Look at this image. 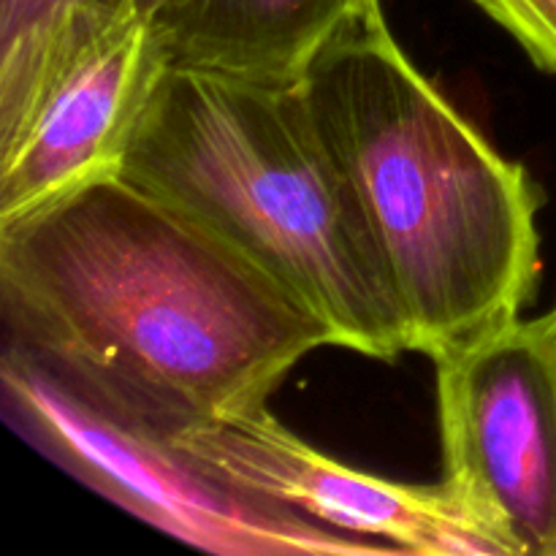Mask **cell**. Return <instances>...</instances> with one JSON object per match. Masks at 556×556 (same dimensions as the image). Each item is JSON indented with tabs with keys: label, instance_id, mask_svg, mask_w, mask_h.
<instances>
[{
	"label": "cell",
	"instance_id": "2",
	"mask_svg": "<svg viewBox=\"0 0 556 556\" xmlns=\"http://www.w3.org/2000/svg\"><path fill=\"white\" fill-rule=\"evenodd\" d=\"M302 87L367 217L410 351L438 362L519 318L541 275V193L418 71L383 14L329 43Z\"/></svg>",
	"mask_w": 556,
	"mask_h": 556
},
{
	"label": "cell",
	"instance_id": "9",
	"mask_svg": "<svg viewBox=\"0 0 556 556\" xmlns=\"http://www.w3.org/2000/svg\"><path fill=\"white\" fill-rule=\"evenodd\" d=\"M136 0H0V65L22 58L76 11H119Z\"/></svg>",
	"mask_w": 556,
	"mask_h": 556
},
{
	"label": "cell",
	"instance_id": "3",
	"mask_svg": "<svg viewBox=\"0 0 556 556\" xmlns=\"http://www.w3.org/2000/svg\"><path fill=\"white\" fill-rule=\"evenodd\" d=\"M119 174L195 217L378 362L410 351L362 204L302 81L168 65Z\"/></svg>",
	"mask_w": 556,
	"mask_h": 556
},
{
	"label": "cell",
	"instance_id": "4",
	"mask_svg": "<svg viewBox=\"0 0 556 556\" xmlns=\"http://www.w3.org/2000/svg\"><path fill=\"white\" fill-rule=\"evenodd\" d=\"M0 386L5 418L22 438L92 492L188 546L223 556L400 554L215 478L172 440L103 416L11 342Z\"/></svg>",
	"mask_w": 556,
	"mask_h": 556
},
{
	"label": "cell",
	"instance_id": "1",
	"mask_svg": "<svg viewBox=\"0 0 556 556\" xmlns=\"http://www.w3.org/2000/svg\"><path fill=\"white\" fill-rule=\"evenodd\" d=\"M5 342L152 438L255 410L329 329L123 174L0 226Z\"/></svg>",
	"mask_w": 556,
	"mask_h": 556
},
{
	"label": "cell",
	"instance_id": "7",
	"mask_svg": "<svg viewBox=\"0 0 556 556\" xmlns=\"http://www.w3.org/2000/svg\"><path fill=\"white\" fill-rule=\"evenodd\" d=\"M172 443L226 483L400 554L508 556L445 481H386L342 465L282 427L266 405L188 429Z\"/></svg>",
	"mask_w": 556,
	"mask_h": 556
},
{
	"label": "cell",
	"instance_id": "6",
	"mask_svg": "<svg viewBox=\"0 0 556 556\" xmlns=\"http://www.w3.org/2000/svg\"><path fill=\"white\" fill-rule=\"evenodd\" d=\"M434 367L443 481L508 556H556V307Z\"/></svg>",
	"mask_w": 556,
	"mask_h": 556
},
{
	"label": "cell",
	"instance_id": "5",
	"mask_svg": "<svg viewBox=\"0 0 556 556\" xmlns=\"http://www.w3.org/2000/svg\"><path fill=\"white\" fill-rule=\"evenodd\" d=\"M168 65L136 5L76 11L0 65V226L119 174Z\"/></svg>",
	"mask_w": 556,
	"mask_h": 556
},
{
	"label": "cell",
	"instance_id": "8",
	"mask_svg": "<svg viewBox=\"0 0 556 556\" xmlns=\"http://www.w3.org/2000/svg\"><path fill=\"white\" fill-rule=\"evenodd\" d=\"M380 0H166L152 14L174 65L302 81L329 43Z\"/></svg>",
	"mask_w": 556,
	"mask_h": 556
},
{
	"label": "cell",
	"instance_id": "10",
	"mask_svg": "<svg viewBox=\"0 0 556 556\" xmlns=\"http://www.w3.org/2000/svg\"><path fill=\"white\" fill-rule=\"evenodd\" d=\"M546 74L556 76V0H472Z\"/></svg>",
	"mask_w": 556,
	"mask_h": 556
},
{
	"label": "cell",
	"instance_id": "11",
	"mask_svg": "<svg viewBox=\"0 0 556 556\" xmlns=\"http://www.w3.org/2000/svg\"><path fill=\"white\" fill-rule=\"evenodd\" d=\"M163 3H166V0H136V9H139L141 14H147L152 20V14H155V11L161 9Z\"/></svg>",
	"mask_w": 556,
	"mask_h": 556
}]
</instances>
